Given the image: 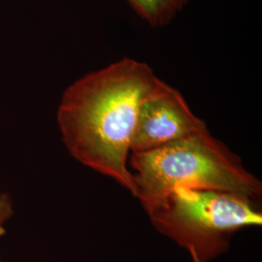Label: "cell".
Here are the masks:
<instances>
[{
    "mask_svg": "<svg viewBox=\"0 0 262 262\" xmlns=\"http://www.w3.org/2000/svg\"><path fill=\"white\" fill-rule=\"evenodd\" d=\"M133 11L154 28L168 25L188 0H125Z\"/></svg>",
    "mask_w": 262,
    "mask_h": 262,
    "instance_id": "5",
    "label": "cell"
},
{
    "mask_svg": "<svg viewBox=\"0 0 262 262\" xmlns=\"http://www.w3.org/2000/svg\"><path fill=\"white\" fill-rule=\"evenodd\" d=\"M208 129L181 93L163 81L141 105L130 143L132 154L156 150L170 142Z\"/></svg>",
    "mask_w": 262,
    "mask_h": 262,
    "instance_id": "4",
    "label": "cell"
},
{
    "mask_svg": "<svg viewBox=\"0 0 262 262\" xmlns=\"http://www.w3.org/2000/svg\"><path fill=\"white\" fill-rule=\"evenodd\" d=\"M253 199L213 189L178 187L146 208L161 234L187 250L193 262H210L226 253L232 234L261 226Z\"/></svg>",
    "mask_w": 262,
    "mask_h": 262,
    "instance_id": "3",
    "label": "cell"
},
{
    "mask_svg": "<svg viewBox=\"0 0 262 262\" xmlns=\"http://www.w3.org/2000/svg\"><path fill=\"white\" fill-rule=\"evenodd\" d=\"M130 164L136 171V197L144 209L178 187L220 190L253 200L261 196L260 181L208 129L156 150L132 154Z\"/></svg>",
    "mask_w": 262,
    "mask_h": 262,
    "instance_id": "2",
    "label": "cell"
},
{
    "mask_svg": "<svg viewBox=\"0 0 262 262\" xmlns=\"http://www.w3.org/2000/svg\"><path fill=\"white\" fill-rule=\"evenodd\" d=\"M161 80L147 63L123 57L70 84L56 120L70 155L136 197L126 167L141 105Z\"/></svg>",
    "mask_w": 262,
    "mask_h": 262,
    "instance_id": "1",
    "label": "cell"
},
{
    "mask_svg": "<svg viewBox=\"0 0 262 262\" xmlns=\"http://www.w3.org/2000/svg\"><path fill=\"white\" fill-rule=\"evenodd\" d=\"M14 214L13 203L7 193H0V237L6 233L4 224Z\"/></svg>",
    "mask_w": 262,
    "mask_h": 262,
    "instance_id": "6",
    "label": "cell"
},
{
    "mask_svg": "<svg viewBox=\"0 0 262 262\" xmlns=\"http://www.w3.org/2000/svg\"><path fill=\"white\" fill-rule=\"evenodd\" d=\"M0 262H1V261H0Z\"/></svg>",
    "mask_w": 262,
    "mask_h": 262,
    "instance_id": "7",
    "label": "cell"
}]
</instances>
